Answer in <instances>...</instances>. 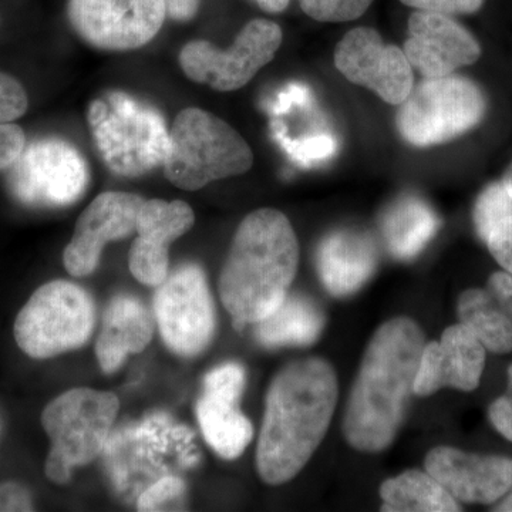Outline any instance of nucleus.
<instances>
[{
  "instance_id": "nucleus-1",
  "label": "nucleus",
  "mask_w": 512,
  "mask_h": 512,
  "mask_svg": "<svg viewBox=\"0 0 512 512\" xmlns=\"http://www.w3.org/2000/svg\"><path fill=\"white\" fill-rule=\"evenodd\" d=\"M338 394L335 370L318 357L293 362L275 376L256 448L266 484H285L301 473L328 433Z\"/></svg>"
},
{
  "instance_id": "nucleus-2",
  "label": "nucleus",
  "mask_w": 512,
  "mask_h": 512,
  "mask_svg": "<svg viewBox=\"0 0 512 512\" xmlns=\"http://www.w3.org/2000/svg\"><path fill=\"white\" fill-rule=\"evenodd\" d=\"M423 330L400 316L376 330L363 356L343 419L350 446L365 453L386 450L396 439L414 394Z\"/></svg>"
},
{
  "instance_id": "nucleus-3",
  "label": "nucleus",
  "mask_w": 512,
  "mask_h": 512,
  "mask_svg": "<svg viewBox=\"0 0 512 512\" xmlns=\"http://www.w3.org/2000/svg\"><path fill=\"white\" fill-rule=\"evenodd\" d=\"M299 264L291 222L274 208L251 212L239 225L220 275V298L235 328L256 325L288 296Z\"/></svg>"
},
{
  "instance_id": "nucleus-4",
  "label": "nucleus",
  "mask_w": 512,
  "mask_h": 512,
  "mask_svg": "<svg viewBox=\"0 0 512 512\" xmlns=\"http://www.w3.org/2000/svg\"><path fill=\"white\" fill-rule=\"evenodd\" d=\"M252 163L247 141L220 117L195 107L175 117L163 164L175 187L197 191L212 181L247 173Z\"/></svg>"
},
{
  "instance_id": "nucleus-5",
  "label": "nucleus",
  "mask_w": 512,
  "mask_h": 512,
  "mask_svg": "<svg viewBox=\"0 0 512 512\" xmlns=\"http://www.w3.org/2000/svg\"><path fill=\"white\" fill-rule=\"evenodd\" d=\"M120 410L116 394L77 387L56 397L42 413L52 448L45 473L52 483L66 484L74 467L96 460Z\"/></svg>"
},
{
  "instance_id": "nucleus-6",
  "label": "nucleus",
  "mask_w": 512,
  "mask_h": 512,
  "mask_svg": "<svg viewBox=\"0 0 512 512\" xmlns=\"http://www.w3.org/2000/svg\"><path fill=\"white\" fill-rule=\"evenodd\" d=\"M94 141L114 174L138 177L163 165L170 133L153 107L123 93L94 100L89 110Z\"/></svg>"
},
{
  "instance_id": "nucleus-7",
  "label": "nucleus",
  "mask_w": 512,
  "mask_h": 512,
  "mask_svg": "<svg viewBox=\"0 0 512 512\" xmlns=\"http://www.w3.org/2000/svg\"><path fill=\"white\" fill-rule=\"evenodd\" d=\"M94 322L92 296L72 282L53 281L40 286L20 309L13 335L32 359H50L86 345Z\"/></svg>"
},
{
  "instance_id": "nucleus-8",
  "label": "nucleus",
  "mask_w": 512,
  "mask_h": 512,
  "mask_svg": "<svg viewBox=\"0 0 512 512\" xmlns=\"http://www.w3.org/2000/svg\"><path fill=\"white\" fill-rule=\"evenodd\" d=\"M485 110L484 93L466 77L424 79L400 104L397 128L412 146H436L473 130Z\"/></svg>"
},
{
  "instance_id": "nucleus-9",
  "label": "nucleus",
  "mask_w": 512,
  "mask_h": 512,
  "mask_svg": "<svg viewBox=\"0 0 512 512\" xmlns=\"http://www.w3.org/2000/svg\"><path fill=\"white\" fill-rule=\"evenodd\" d=\"M6 183L12 197L29 207H66L86 190L89 170L72 144L43 138L23 148L8 168Z\"/></svg>"
},
{
  "instance_id": "nucleus-10",
  "label": "nucleus",
  "mask_w": 512,
  "mask_h": 512,
  "mask_svg": "<svg viewBox=\"0 0 512 512\" xmlns=\"http://www.w3.org/2000/svg\"><path fill=\"white\" fill-rule=\"evenodd\" d=\"M282 45V30L271 20L247 23L227 50L205 40H194L181 50L180 64L194 82L218 92H234L251 82L274 59Z\"/></svg>"
},
{
  "instance_id": "nucleus-11",
  "label": "nucleus",
  "mask_w": 512,
  "mask_h": 512,
  "mask_svg": "<svg viewBox=\"0 0 512 512\" xmlns=\"http://www.w3.org/2000/svg\"><path fill=\"white\" fill-rule=\"evenodd\" d=\"M154 318L165 345L178 356L194 357L208 348L217 320L200 266H181L157 286Z\"/></svg>"
},
{
  "instance_id": "nucleus-12",
  "label": "nucleus",
  "mask_w": 512,
  "mask_h": 512,
  "mask_svg": "<svg viewBox=\"0 0 512 512\" xmlns=\"http://www.w3.org/2000/svg\"><path fill=\"white\" fill-rule=\"evenodd\" d=\"M67 15L90 45L123 52L153 40L167 9L164 0H70Z\"/></svg>"
},
{
  "instance_id": "nucleus-13",
  "label": "nucleus",
  "mask_w": 512,
  "mask_h": 512,
  "mask_svg": "<svg viewBox=\"0 0 512 512\" xmlns=\"http://www.w3.org/2000/svg\"><path fill=\"white\" fill-rule=\"evenodd\" d=\"M335 66L350 83L372 90L393 106H400L413 90V69L403 49L384 45L372 28L352 29L342 37Z\"/></svg>"
},
{
  "instance_id": "nucleus-14",
  "label": "nucleus",
  "mask_w": 512,
  "mask_h": 512,
  "mask_svg": "<svg viewBox=\"0 0 512 512\" xmlns=\"http://www.w3.org/2000/svg\"><path fill=\"white\" fill-rule=\"evenodd\" d=\"M143 202V198L130 192H104L94 198L77 220L73 237L64 249L66 271L76 278L93 274L104 247L136 231Z\"/></svg>"
},
{
  "instance_id": "nucleus-15",
  "label": "nucleus",
  "mask_w": 512,
  "mask_h": 512,
  "mask_svg": "<svg viewBox=\"0 0 512 512\" xmlns=\"http://www.w3.org/2000/svg\"><path fill=\"white\" fill-rule=\"evenodd\" d=\"M403 52L412 69L424 79H439L476 63L481 46L451 16L416 10L409 19Z\"/></svg>"
},
{
  "instance_id": "nucleus-16",
  "label": "nucleus",
  "mask_w": 512,
  "mask_h": 512,
  "mask_svg": "<svg viewBox=\"0 0 512 512\" xmlns=\"http://www.w3.org/2000/svg\"><path fill=\"white\" fill-rule=\"evenodd\" d=\"M424 464L460 504H494L512 490V458L436 447Z\"/></svg>"
},
{
  "instance_id": "nucleus-17",
  "label": "nucleus",
  "mask_w": 512,
  "mask_h": 512,
  "mask_svg": "<svg viewBox=\"0 0 512 512\" xmlns=\"http://www.w3.org/2000/svg\"><path fill=\"white\" fill-rule=\"evenodd\" d=\"M192 225L194 211L187 202L144 201L137 217V238L128 258L134 278L148 286L163 284L170 274L168 248Z\"/></svg>"
},
{
  "instance_id": "nucleus-18",
  "label": "nucleus",
  "mask_w": 512,
  "mask_h": 512,
  "mask_svg": "<svg viewBox=\"0 0 512 512\" xmlns=\"http://www.w3.org/2000/svg\"><path fill=\"white\" fill-rule=\"evenodd\" d=\"M485 367V348L466 328L444 330L440 342L426 343L421 353L414 394L430 396L443 387L473 392L480 386Z\"/></svg>"
},
{
  "instance_id": "nucleus-19",
  "label": "nucleus",
  "mask_w": 512,
  "mask_h": 512,
  "mask_svg": "<svg viewBox=\"0 0 512 512\" xmlns=\"http://www.w3.org/2000/svg\"><path fill=\"white\" fill-rule=\"evenodd\" d=\"M377 248L369 235L338 231L328 235L318 248V272L323 285L335 296L359 291L375 274Z\"/></svg>"
},
{
  "instance_id": "nucleus-20",
  "label": "nucleus",
  "mask_w": 512,
  "mask_h": 512,
  "mask_svg": "<svg viewBox=\"0 0 512 512\" xmlns=\"http://www.w3.org/2000/svg\"><path fill=\"white\" fill-rule=\"evenodd\" d=\"M154 318L133 296H116L103 315L96 356L104 373H114L131 353H140L154 336Z\"/></svg>"
},
{
  "instance_id": "nucleus-21",
  "label": "nucleus",
  "mask_w": 512,
  "mask_h": 512,
  "mask_svg": "<svg viewBox=\"0 0 512 512\" xmlns=\"http://www.w3.org/2000/svg\"><path fill=\"white\" fill-rule=\"evenodd\" d=\"M239 399L204 390L197 403V419L204 439L225 460L242 456L254 437V427L239 410Z\"/></svg>"
},
{
  "instance_id": "nucleus-22",
  "label": "nucleus",
  "mask_w": 512,
  "mask_h": 512,
  "mask_svg": "<svg viewBox=\"0 0 512 512\" xmlns=\"http://www.w3.org/2000/svg\"><path fill=\"white\" fill-rule=\"evenodd\" d=\"M380 227L390 254L397 259H412L436 235L440 221L429 204L417 197H404L384 212Z\"/></svg>"
},
{
  "instance_id": "nucleus-23",
  "label": "nucleus",
  "mask_w": 512,
  "mask_h": 512,
  "mask_svg": "<svg viewBox=\"0 0 512 512\" xmlns=\"http://www.w3.org/2000/svg\"><path fill=\"white\" fill-rule=\"evenodd\" d=\"M325 316L312 299L288 295L276 311L256 323L255 335L266 348L308 346L319 338Z\"/></svg>"
},
{
  "instance_id": "nucleus-24",
  "label": "nucleus",
  "mask_w": 512,
  "mask_h": 512,
  "mask_svg": "<svg viewBox=\"0 0 512 512\" xmlns=\"http://www.w3.org/2000/svg\"><path fill=\"white\" fill-rule=\"evenodd\" d=\"M380 497L382 511L387 512L463 511L461 504L427 471L409 470L384 481Z\"/></svg>"
},
{
  "instance_id": "nucleus-25",
  "label": "nucleus",
  "mask_w": 512,
  "mask_h": 512,
  "mask_svg": "<svg viewBox=\"0 0 512 512\" xmlns=\"http://www.w3.org/2000/svg\"><path fill=\"white\" fill-rule=\"evenodd\" d=\"M457 315L485 350L505 355L512 352V320L494 301L487 289H468L461 293Z\"/></svg>"
},
{
  "instance_id": "nucleus-26",
  "label": "nucleus",
  "mask_w": 512,
  "mask_h": 512,
  "mask_svg": "<svg viewBox=\"0 0 512 512\" xmlns=\"http://www.w3.org/2000/svg\"><path fill=\"white\" fill-rule=\"evenodd\" d=\"M510 214H512V198L504 185L501 183L488 185L481 192L474 207V225H476L478 237L485 242L491 229Z\"/></svg>"
},
{
  "instance_id": "nucleus-27",
  "label": "nucleus",
  "mask_w": 512,
  "mask_h": 512,
  "mask_svg": "<svg viewBox=\"0 0 512 512\" xmlns=\"http://www.w3.org/2000/svg\"><path fill=\"white\" fill-rule=\"evenodd\" d=\"M373 0H299L309 18L318 22H350L360 18Z\"/></svg>"
},
{
  "instance_id": "nucleus-28",
  "label": "nucleus",
  "mask_w": 512,
  "mask_h": 512,
  "mask_svg": "<svg viewBox=\"0 0 512 512\" xmlns=\"http://www.w3.org/2000/svg\"><path fill=\"white\" fill-rule=\"evenodd\" d=\"M185 484L177 477H164L138 498L137 510L141 512L173 510L184 497Z\"/></svg>"
},
{
  "instance_id": "nucleus-29",
  "label": "nucleus",
  "mask_w": 512,
  "mask_h": 512,
  "mask_svg": "<svg viewBox=\"0 0 512 512\" xmlns=\"http://www.w3.org/2000/svg\"><path fill=\"white\" fill-rule=\"evenodd\" d=\"M28 106V94L19 80L0 72V124L20 119Z\"/></svg>"
},
{
  "instance_id": "nucleus-30",
  "label": "nucleus",
  "mask_w": 512,
  "mask_h": 512,
  "mask_svg": "<svg viewBox=\"0 0 512 512\" xmlns=\"http://www.w3.org/2000/svg\"><path fill=\"white\" fill-rule=\"evenodd\" d=\"M245 387V370L238 363H227L211 370L204 379V390L241 399Z\"/></svg>"
},
{
  "instance_id": "nucleus-31",
  "label": "nucleus",
  "mask_w": 512,
  "mask_h": 512,
  "mask_svg": "<svg viewBox=\"0 0 512 512\" xmlns=\"http://www.w3.org/2000/svg\"><path fill=\"white\" fill-rule=\"evenodd\" d=\"M485 244L495 261L503 266L505 272L512 275V214L491 229Z\"/></svg>"
},
{
  "instance_id": "nucleus-32",
  "label": "nucleus",
  "mask_w": 512,
  "mask_h": 512,
  "mask_svg": "<svg viewBox=\"0 0 512 512\" xmlns=\"http://www.w3.org/2000/svg\"><path fill=\"white\" fill-rule=\"evenodd\" d=\"M416 10L443 13V15H471L483 8L484 0H400Z\"/></svg>"
},
{
  "instance_id": "nucleus-33",
  "label": "nucleus",
  "mask_w": 512,
  "mask_h": 512,
  "mask_svg": "<svg viewBox=\"0 0 512 512\" xmlns=\"http://www.w3.org/2000/svg\"><path fill=\"white\" fill-rule=\"evenodd\" d=\"M26 146L22 128L16 124H0V173L18 160Z\"/></svg>"
},
{
  "instance_id": "nucleus-34",
  "label": "nucleus",
  "mask_w": 512,
  "mask_h": 512,
  "mask_svg": "<svg viewBox=\"0 0 512 512\" xmlns=\"http://www.w3.org/2000/svg\"><path fill=\"white\" fill-rule=\"evenodd\" d=\"M35 510L28 488L19 483H0V512H29Z\"/></svg>"
},
{
  "instance_id": "nucleus-35",
  "label": "nucleus",
  "mask_w": 512,
  "mask_h": 512,
  "mask_svg": "<svg viewBox=\"0 0 512 512\" xmlns=\"http://www.w3.org/2000/svg\"><path fill=\"white\" fill-rule=\"evenodd\" d=\"M488 293L493 296L501 311L512 320V275L508 272H495L487 284Z\"/></svg>"
},
{
  "instance_id": "nucleus-36",
  "label": "nucleus",
  "mask_w": 512,
  "mask_h": 512,
  "mask_svg": "<svg viewBox=\"0 0 512 512\" xmlns=\"http://www.w3.org/2000/svg\"><path fill=\"white\" fill-rule=\"evenodd\" d=\"M488 417L494 429L512 443V397L508 394L498 397L488 409Z\"/></svg>"
},
{
  "instance_id": "nucleus-37",
  "label": "nucleus",
  "mask_w": 512,
  "mask_h": 512,
  "mask_svg": "<svg viewBox=\"0 0 512 512\" xmlns=\"http://www.w3.org/2000/svg\"><path fill=\"white\" fill-rule=\"evenodd\" d=\"M167 16L171 19L187 22L197 15L201 0H164Z\"/></svg>"
},
{
  "instance_id": "nucleus-38",
  "label": "nucleus",
  "mask_w": 512,
  "mask_h": 512,
  "mask_svg": "<svg viewBox=\"0 0 512 512\" xmlns=\"http://www.w3.org/2000/svg\"><path fill=\"white\" fill-rule=\"evenodd\" d=\"M259 8L264 9L265 12L279 13L284 12L288 8L289 0H256Z\"/></svg>"
},
{
  "instance_id": "nucleus-39",
  "label": "nucleus",
  "mask_w": 512,
  "mask_h": 512,
  "mask_svg": "<svg viewBox=\"0 0 512 512\" xmlns=\"http://www.w3.org/2000/svg\"><path fill=\"white\" fill-rule=\"evenodd\" d=\"M494 511L512 512V490L510 491V493L505 495L504 500L501 501V503L494 508Z\"/></svg>"
},
{
  "instance_id": "nucleus-40",
  "label": "nucleus",
  "mask_w": 512,
  "mask_h": 512,
  "mask_svg": "<svg viewBox=\"0 0 512 512\" xmlns=\"http://www.w3.org/2000/svg\"><path fill=\"white\" fill-rule=\"evenodd\" d=\"M501 184L504 185L505 190H507L508 194H510V197L512 198V163L510 164V167L505 170Z\"/></svg>"
},
{
  "instance_id": "nucleus-41",
  "label": "nucleus",
  "mask_w": 512,
  "mask_h": 512,
  "mask_svg": "<svg viewBox=\"0 0 512 512\" xmlns=\"http://www.w3.org/2000/svg\"><path fill=\"white\" fill-rule=\"evenodd\" d=\"M505 394H508V396L512 397V365L508 367V386H507V392Z\"/></svg>"
}]
</instances>
